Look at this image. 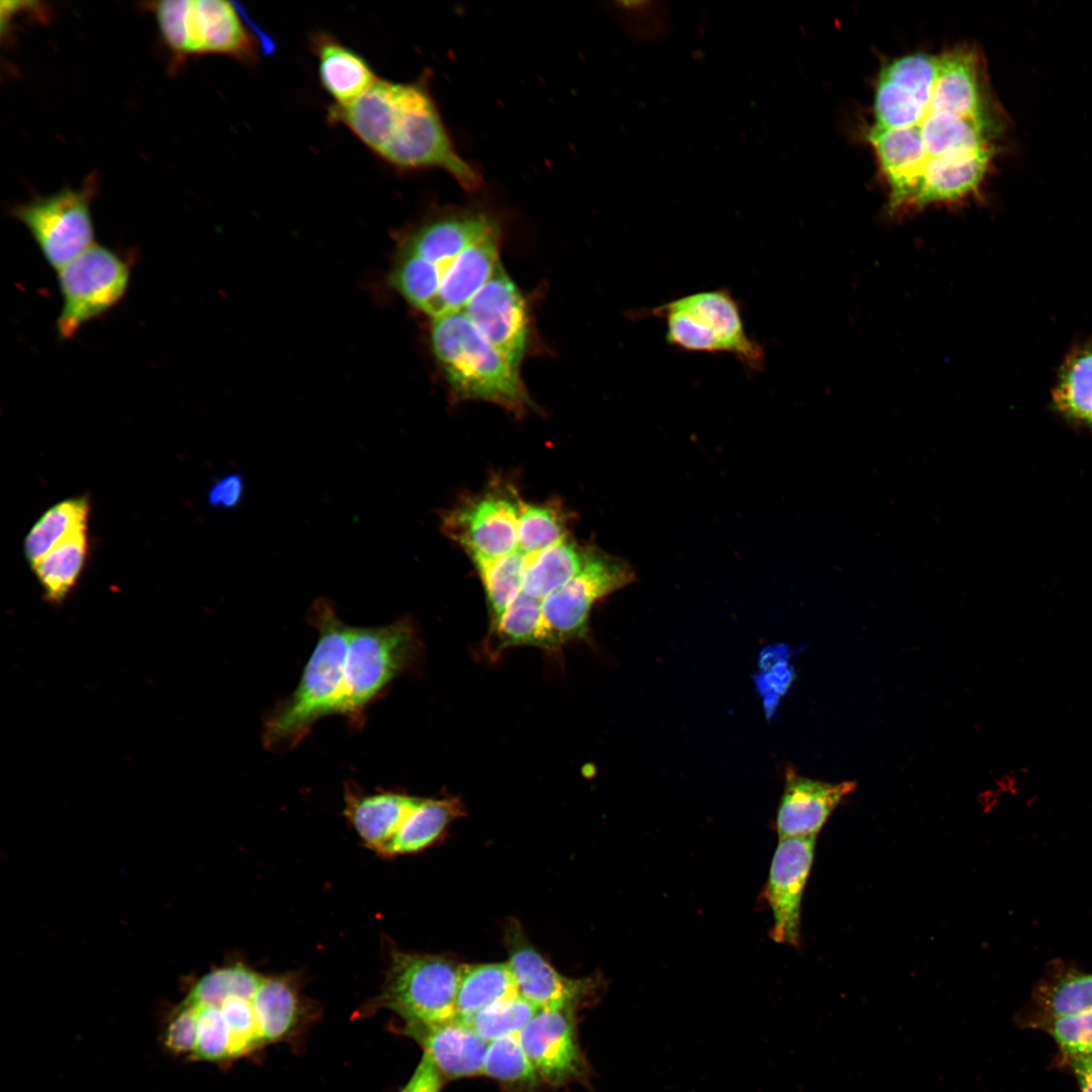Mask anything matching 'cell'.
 Here are the masks:
<instances>
[{"label":"cell","instance_id":"6da1fadb","mask_svg":"<svg viewBox=\"0 0 1092 1092\" xmlns=\"http://www.w3.org/2000/svg\"><path fill=\"white\" fill-rule=\"evenodd\" d=\"M1007 128L978 49L961 46L891 61L879 74L867 132L890 212L977 196Z\"/></svg>","mask_w":1092,"mask_h":1092},{"label":"cell","instance_id":"7a4b0ae2","mask_svg":"<svg viewBox=\"0 0 1092 1092\" xmlns=\"http://www.w3.org/2000/svg\"><path fill=\"white\" fill-rule=\"evenodd\" d=\"M329 119L398 169L438 168L469 191L482 183L456 150L426 81L377 80L356 100L332 105Z\"/></svg>","mask_w":1092,"mask_h":1092},{"label":"cell","instance_id":"3957f363","mask_svg":"<svg viewBox=\"0 0 1092 1092\" xmlns=\"http://www.w3.org/2000/svg\"><path fill=\"white\" fill-rule=\"evenodd\" d=\"M588 548L574 540L558 506L522 498L513 539L495 556L473 564L493 600L526 599L541 607L581 569Z\"/></svg>","mask_w":1092,"mask_h":1092},{"label":"cell","instance_id":"277c9868","mask_svg":"<svg viewBox=\"0 0 1092 1092\" xmlns=\"http://www.w3.org/2000/svg\"><path fill=\"white\" fill-rule=\"evenodd\" d=\"M307 620L318 631V640L296 689L264 721L262 740L269 750L293 748L317 720L340 712L352 627L340 619L327 598L313 601Z\"/></svg>","mask_w":1092,"mask_h":1092},{"label":"cell","instance_id":"5b68a950","mask_svg":"<svg viewBox=\"0 0 1092 1092\" xmlns=\"http://www.w3.org/2000/svg\"><path fill=\"white\" fill-rule=\"evenodd\" d=\"M431 343L454 393L523 412L528 395L519 368L499 353L461 311L433 318Z\"/></svg>","mask_w":1092,"mask_h":1092},{"label":"cell","instance_id":"8992f818","mask_svg":"<svg viewBox=\"0 0 1092 1092\" xmlns=\"http://www.w3.org/2000/svg\"><path fill=\"white\" fill-rule=\"evenodd\" d=\"M637 316H653L665 324V340L672 348L693 353L726 354L748 372L764 369V347L751 338L741 305L728 288H717L673 298Z\"/></svg>","mask_w":1092,"mask_h":1092},{"label":"cell","instance_id":"52a82bcc","mask_svg":"<svg viewBox=\"0 0 1092 1092\" xmlns=\"http://www.w3.org/2000/svg\"><path fill=\"white\" fill-rule=\"evenodd\" d=\"M418 651L417 633L407 619L379 627H352L339 715L356 725L362 723L366 708L412 665Z\"/></svg>","mask_w":1092,"mask_h":1092},{"label":"cell","instance_id":"ba28073f","mask_svg":"<svg viewBox=\"0 0 1092 1092\" xmlns=\"http://www.w3.org/2000/svg\"><path fill=\"white\" fill-rule=\"evenodd\" d=\"M162 39L177 58L223 54L251 59L255 42L233 3L166 0L152 3Z\"/></svg>","mask_w":1092,"mask_h":1092},{"label":"cell","instance_id":"9c48e42d","mask_svg":"<svg viewBox=\"0 0 1092 1092\" xmlns=\"http://www.w3.org/2000/svg\"><path fill=\"white\" fill-rule=\"evenodd\" d=\"M132 259L94 244L57 271L62 296L57 331L61 339L74 338L84 325L121 301L129 285Z\"/></svg>","mask_w":1092,"mask_h":1092},{"label":"cell","instance_id":"30bf717a","mask_svg":"<svg viewBox=\"0 0 1092 1092\" xmlns=\"http://www.w3.org/2000/svg\"><path fill=\"white\" fill-rule=\"evenodd\" d=\"M459 973L460 965L444 957L395 951L378 1005L399 1015L404 1025L456 1020Z\"/></svg>","mask_w":1092,"mask_h":1092},{"label":"cell","instance_id":"8fae6325","mask_svg":"<svg viewBox=\"0 0 1092 1092\" xmlns=\"http://www.w3.org/2000/svg\"><path fill=\"white\" fill-rule=\"evenodd\" d=\"M635 579L622 559L589 547L581 569L541 605L543 649L556 650L588 633L589 615L601 599Z\"/></svg>","mask_w":1092,"mask_h":1092},{"label":"cell","instance_id":"7c38bea8","mask_svg":"<svg viewBox=\"0 0 1092 1092\" xmlns=\"http://www.w3.org/2000/svg\"><path fill=\"white\" fill-rule=\"evenodd\" d=\"M93 187L89 181L80 189L63 188L11 209L56 271L94 245Z\"/></svg>","mask_w":1092,"mask_h":1092},{"label":"cell","instance_id":"4fadbf2b","mask_svg":"<svg viewBox=\"0 0 1092 1092\" xmlns=\"http://www.w3.org/2000/svg\"><path fill=\"white\" fill-rule=\"evenodd\" d=\"M816 836L779 839L763 891L771 911L770 938L781 944L801 942L802 901L812 869Z\"/></svg>","mask_w":1092,"mask_h":1092},{"label":"cell","instance_id":"5bb4252c","mask_svg":"<svg viewBox=\"0 0 1092 1092\" xmlns=\"http://www.w3.org/2000/svg\"><path fill=\"white\" fill-rule=\"evenodd\" d=\"M574 1014L568 1009H539L518 1033L539 1079L548 1085L561 1086L588 1075Z\"/></svg>","mask_w":1092,"mask_h":1092},{"label":"cell","instance_id":"9a60e30c","mask_svg":"<svg viewBox=\"0 0 1092 1092\" xmlns=\"http://www.w3.org/2000/svg\"><path fill=\"white\" fill-rule=\"evenodd\" d=\"M509 962L518 992L539 1009H568L588 1004L600 988L598 978L571 979L556 971L515 924L507 930Z\"/></svg>","mask_w":1092,"mask_h":1092},{"label":"cell","instance_id":"2e32d148","mask_svg":"<svg viewBox=\"0 0 1092 1092\" xmlns=\"http://www.w3.org/2000/svg\"><path fill=\"white\" fill-rule=\"evenodd\" d=\"M462 311L477 331L519 368L527 347V307L522 293L500 263Z\"/></svg>","mask_w":1092,"mask_h":1092},{"label":"cell","instance_id":"e0dca14e","mask_svg":"<svg viewBox=\"0 0 1092 1092\" xmlns=\"http://www.w3.org/2000/svg\"><path fill=\"white\" fill-rule=\"evenodd\" d=\"M855 788V782L826 783L789 769L776 816L779 839L817 836L834 809Z\"/></svg>","mask_w":1092,"mask_h":1092},{"label":"cell","instance_id":"ac0fdd59","mask_svg":"<svg viewBox=\"0 0 1092 1092\" xmlns=\"http://www.w3.org/2000/svg\"><path fill=\"white\" fill-rule=\"evenodd\" d=\"M497 223L492 215L481 209H448L416 228L401 249L435 264L442 277L463 250Z\"/></svg>","mask_w":1092,"mask_h":1092},{"label":"cell","instance_id":"d6986e66","mask_svg":"<svg viewBox=\"0 0 1092 1092\" xmlns=\"http://www.w3.org/2000/svg\"><path fill=\"white\" fill-rule=\"evenodd\" d=\"M1092 1011V972L1063 959L1049 962L1032 988L1020 1021L1030 1022Z\"/></svg>","mask_w":1092,"mask_h":1092},{"label":"cell","instance_id":"ffe728a7","mask_svg":"<svg viewBox=\"0 0 1092 1092\" xmlns=\"http://www.w3.org/2000/svg\"><path fill=\"white\" fill-rule=\"evenodd\" d=\"M442 1076L456 1079L482 1074L488 1042L467 1023L456 1019L433 1025H404Z\"/></svg>","mask_w":1092,"mask_h":1092},{"label":"cell","instance_id":"44dd1931","mask_svg":"<svg viewBox=\"0 0 1092 1092\" xmlns=\"http://www.w3.org/2000/svg\"><path fill=\"white\" fill-rule=\"evenodd\" d=\"M500 226L497 223L463 250L444 272L431 316L461 311L490 279L498 260Z\"/></svg>","mask_w":1092,"mask_h":1092},{"label":"cell","instance_id":"7402d4cb","mask_svg":"<svg viewBox=\"0 0 1092 1092\" xmlns=\"http://www.w3.org/2000/svg\"><path fill=\"white\" fill-rule=\"evenodd\" d=\"M422 800L396 792L362 794L348 787L346 814L366 845L384 854Z\"/></svg>","mask_w":1092,"mask_h":1092},{"label":"cell","instance_id":"603a6c76","mask_svg":"<svg viewBox=\"0 0 1092 1092\" xmlns=\"http://www.w3.org/2000/svg\"><path fill=\"white\" fill-rule=\"evenodd\" d=\"M314 48L321 83L337 104L356 100L378 80L363 57L331 36H318Z\"/></svg>","mask_w":1092,"mask_h":1092},{"label":"cell","instance_id":"cb8c5ba5","mask_svg":"<svg viewBox=\"0 0 1092 1092\" xmlns=\"http://www.w3.org/2000/svg\"><path fill=\"white\" fill-rule=\"evenodd\" d=\"M253 1005L263 1044L285 1039L300 1024L299 995L288 979L263 977Z\"/></svg>","mask_w":1092,"mask_h":1092},{"label":"cell","instance_id":"d4e9b609","mask_svg":"<svg viewBox=\"0 0 1092 1092\" xmlns=\"http://www.w3.org/2000/svg\"><path fill=\"white\" fill-rule=\"evenodd\" d=\"M1052 395L1062 416L1092 427V337L1068 354Z\"/></svg>","mask_w":1092,"mask_h":1092},{"label":"cell","instance_id":"484cf974","mask_svg":"<svg viewBox=\"0 0 1092 1092\" xmlns=\"http://www.w3.org/2000/svg\"><path fill=\"white\" fill-rule=\"evenodd\" d=\"M517 994L519 992L508 964L460 965L457 1017L468 1023L485 1006Z\"/></svg>","mask_w":1092,"mask_h":1092},{"label":"cell","instance_id":"4316f807","mask_svg":"<svg viewBox=\"0 0 1092 1092\" xmlns=\"http://www.w3.org/2000/svg\"><path fill=\"white\" fill-rule=\"evenodd\" d=\"M456 798L423 799L387 846L384 855L416 852L431 845L462 814Z\"/></svg>","mask_w":1092,"mask_h":1092},{"label":"cell","instance_id":"83f0119b","mask_svg":"<svg viewBox=\"0 0 1092 1092\" xmlns=\"http://www.w3.org/2000/svg\"><path fill=\"white\" fill-rule=\"evenodd\" d=\"M255 994L256 992L248 994L237 988H218L207 992H194L186 998L218 1006L230 1029L231 1057L236 1059L263 1044L253 1005Z\"/></svg>","mask_w":1092,"mask_h":1092},{"label":"cell","instance_id":"f1b7e54d","mask_svg":"<svg viewBox=\"0 0 1092 1092\" xmlns=\"http://www.w3.org/2000/svg\"><path fill=\"white\" fill-rule=\"evenodd\" d=\"M87 555V527L52 549L33 570L52 603L63 601L76 583Z\"/></svg>","mask_w":1092,"mask_h":1092},{"label":"cell","instance_id":"f546056e","mask_svg":"<svg viewBox=\"0 0 1092 1092\" xmlns=\"http://www.w3.org/2000/svg\"><path fill=\"white\" fill-rule=\"evenodd\" d=\"M86 498L61 502L48 510L33 525L24 541V553L32 568L57 545L87 527Z\"/></svg>","mask_w":1092,"mask_h":1092},{"label":"cell","instance_id":"4dcf8cb0","mask_svg":"<svg viewBox=\"0 0 1092 1092\" xmlns=\"http://www.w3.org/2000/svg\"><path fill=\"white\" fill-rule=\"evenodd\" d=\"M441 273L430 261L400 249L390 274V284L407 302L431 315L437 299Z\"/></svg>","mask_w":1092,"mask_h":1092},{"label":"cell","instance_id":"1f68e13d","mask_svg":"<svg viewBox=\"0 0 1092 1092\" xmlns=\"http://www.w3.org/2000/svg\"><path fill=\"white\" fill-rule=\"evenodd\" d=\"M482 1074L503 1084L526 1089L534 1088L540 1080L519 1040L518 1033L488 1042Z\"/></svg>","mask_w":1092,"mask_h":1092},{"label":"cell","instance_id":"d6a6232c","mask_svg":"<svg viewBox=\"0 0 1092 1092\" xmlns=\"http://www.w3.org/2000/svg\"><path fill=\"white\" fill-rule=\"evenodd\" d=\"M538 1010V1007L517 994L485 1006L467 1024L489 1042L519 1033Z\"/></svg>","mask_w":1092,"mask_h":1092},{"label":"cell","instance_id":"836d02e7","mask_svg":"<svg viewBox=\"0 0 1092 1092\" xmlns=\"http://www.w3.org/2000/svg\"><path fill=\"white\" fill-rule=\"evenodd\" d=\"M1026 1026L1049 1033L1060 1049L1061 1061L1092 1055V1011L1039 1019Z\"/></svg>","mask_w":1092,"mask_h":1092},{"label":"cell","instance_id":"e575fe53","mask_svg":"<svg viewBox=\"0 0 1092 1092\" xmlns=\"http://www.w3.org/2000/svg\"><path fill=\"white\" fill-rule=\"evenodd\" d=\"M620 9L628 28L640 39H656L666 30L667 12L661 2H626Z\"/></svg>","mask_w":1092,"mask_h":1092},{"label":"cell","instance_id":"d590c367","mask_svg":"<svg viewBox=\"0 0 1092 1092\" xmlns=\"http://www.w3.org/2000/svg\"><path fill=\"white\" fill-rule=\"evenodd\" d=\"M443 1076L432 1060L424 1054L420 1064L400 1092H440Z\"/></svg>","mask_w":1092,"mask_h":1092},{"label":"cell","instance_id":"8d00e7d4","mask_svg":"<svg viewBox=\"0 0 1092 1092\" xmlns=\"http://www.w3.org/2000/svg\"><path fill=\"white\" fill-rule=\"evenodd\" d=\"M244 490L243 477L239 474H230L213 484L209 491L208 500L212 506L234 508L241 503Z\"/></svg>","mask_w":1092,"mask_h":1092},{"label":"cell","instance_id":"74e56055","mask_svg":"<svg viewBox=\"0 0 1092 1092\" xmlns=\"http://www.w3.org/2000/svg\"><path fill=\"white\" fill-rule=\"evenodd\" d=\"M1062 1062L1069 1065L1081 1092H1092V1055L1072 1057Z\"/></svg>","mask_w":1092,"mask_h":1092}]
</instances>
